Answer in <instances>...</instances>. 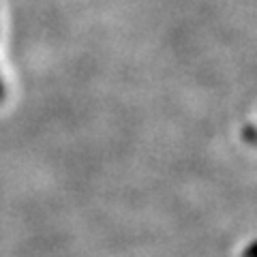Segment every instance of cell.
<instances>
[{"instance_id": "cell-1", "label": "cell", "mask_w": 257, "mask_h": 257, "mask_svg": "<svg viewBox=\"0 0 257 257\" xmlns=\"http://www.w3.org/2000/svg\"><path fill=\"white\" fill-rule=\"evenodd\" d=\"M0 99H3V84H0Z\"/></svg>"}]
</instances>
